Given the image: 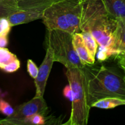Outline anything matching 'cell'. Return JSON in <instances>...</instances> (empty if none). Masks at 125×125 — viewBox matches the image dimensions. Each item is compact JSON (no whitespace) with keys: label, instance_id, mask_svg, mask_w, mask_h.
I'll list each match as a JSON object with an SVG mask.
<instances>
[{"label":"cell","instance_id":"1","mask_svg":"<svg viewBox=\"0 0 125 125\" xmlns=\"http://www.w3.org/2000/svg\"><path fill=\"white\" fill-rule=\"evenodd\" d=\"M116 19L109 15L103 0H81V32H89L100 47L107 49L110 57L115 56L113 50Z\"/></svg>","mask_w":125,"mask_h":125},{"label":"cell","instance_id":"2","mask_svg":"<svg viewBox=\"0 0 125 125\" xmlns=\"http://www.w3.org/2000/svg\"><path fill=\"white\" fill-rule=\"evenodd\" d=\"M87 79L88 104H92L102 98L117 97L125 99V83L117 71L105 66H84Z\"/></svg>","mask_w":125,"mask_h":125},{"label":"cell","instance_id":"3","mask_svg":"<svg viewBox=\"0 0 125 125\" xmlns=\"http://www.w3.org/2000/svg\"><path fill=\"white\" fill-rule=\"evenodd\" d=\"M81 0H60L45 9L42 18L47 29L81 32Z\"/></svg>","mask_w":125,"mask_h":125},{"label":"cell","instance_id":"4","mask_svg":"<svg viewBox=\"0 0 125 125\" xmlns=\"http://www.w3.org/2000/svg\"><path fill=\"white\" fill-rule=\"evenodd\" d=\"M66 76L73 91V100L70 118L63 125H87L91 107L88 104L87 79L84 67L67 68Z\"/></svg>","mask_w":125,"mask_h":125},{"label":"cell","instance_id":"5","mask_svg":"<svg viewBox=\"0 0 125 125\" xmlns=\"http://www.w3.org/2000/svg\"><path fill=\"white\" fill-rule=\"evenodd\" d=\"M73 34L60 30L47 29L46 44L53 54L54 62L67 68H83L84 66L76 52L73 43Z\"/></svg>","mask_w":125,"mask_h":125},{"label":"cell","instance_id":"6","mask_svg":"<svg viewBox=\"0 0 125 125\" xmlns=\"http://www.w3.org/2000/svg\"><path fill=\"white\" fill-rule=\"evenodd\" d=\"M47 112L48 106L43 97L35 96L30 101L17 106L11 116L0 119V125H25L28 118L37 114L45 116Z\"/></svg>","mask_w":125,"mask_h":125},{"label":"cell","instance_id":"7","mask_svg":"<svg viewBox=\"0 0 125 125\" xmlns=\"http://www.w3.org/2000/svg\"><path fill=\"white\" fill-rule=\"evenodd\" d=\"M54 62L53 54L51 50L47 47L43 61L39 67L36 78L34 79V83L36 88L35 96L43 97L46 83Z\"/></svg>","mask_w":125,"mask_h":125},{"label":"cell","instance_id":"8","mask_svg":"<svg viewBox=\"0 0 125 125\" xmlns=\"http://www.w3.org/2000/svg\"><path fill=\"white\" fill-rule=\"evenodd\" d=\"M45 10L26 9L18 10L7 17L11 27L19 24L30 23L37 20L42 19Z\"/></svg>","mask_w":125,"mask_h":125},{"label":"cell","instance_id":"9","mask_svg":"<svg viewBox=\"0 0 125 125\" xmlns=\"http://www.w3.org/2000/svg\"><path fill=\"white\" fill-rule=\"evenodd\" d=\"M20 67V62L15 54L7 48H0V69L6 73H13Z\"/></svg>","mask_w":125,"mask_h":125},{"label":"cell","instance_id":"10","mask_svg":"<svg viewBox=\"0 0 125 125\" xmlns=\"http://www.w3.org/2000/svg\"><path fill=\"white\" fill-rule=\"evenodd\" d=\"M73 43L76 52L84 65H92L95 63V59L90 56L81 32L73 34Z\"/></svg>","mask_w":125,"mask_h":125},{"label":"cell","instance_id":"11","mask_svg":"<svg viewBox=\"0 0 125 125\" xmlns=\"http://www.w3.org/2000/svg\"><path fill=\"white\" fill-rule=\"evenodd\" d=\"M117 25L114 32L113 50L115 56L125 53V17L116 19Z\"/></svg>","mask_w":125,"mask_h":125},{"label":"cell","instance_id":"12","mask_svg":"<svg viewBox=\"0 0 125 125\" xmlns=\"http://www.w3.org/2000/svg\"><path fill=\"white\" fill-rule=\"evenodd\" d=\"M107 13L117 19L125 17V0H103Z\"/></svg>","mask_w":125,"mask_h":125},{"label":"cell","instance_id":"13","mask_svg":"<svg viewBox=\"0 0 125 125\" xmlns=\"http://www.w3.org/2000/svg\"><path fill=\"white\" fill-rule=\"evenodd\" d=\"M60 0H18L17 5L20 10L42 9L45 10L54 2Z\"/></svg>","mask_w":125,"mask_h":125},{"label":"cell","instance_id":"14","mask_svg":"<svg viewBox=\"0 0 125 125\" xmlns=\"http://www.w3.org/2000/svg\"><path fill=\"white\" fill-rule=\"evenodd\" d=\"M120 106H125V99L117 97H107L99 100L93 103L91 107L108 109L115 108Z\"/></svg>","mask_w":125,"mask_h":125},{"label":"cell","instance_id":"15","mask_svg":"<svg viewBox=\"0 0 125 125\" xmlns=\"http://www.w3.org/2000/svg\"><path fill=\"white\" fill-rule=\"evenodd\" d=\"M19 10L16 0H0V19Z\"/></svg>","mask_w":125,"mask_h":125},{"label":"cell","instance_id":"16","mask_svg":"<svg viewBox=\"0 0 125 125\" xmlns=\"http://www.w3.org/2000/svg\"><path fill=\"white\" fill-rule=\"evenodd\" d=\"M81 34L83 36V40H84L87 48L89 50L90 56L95 59L98 46L97 42L95 40L92 34L89 32H81Z\"/></svg>","mask_w":125,"mask_h":125},{"label":"cell","instance_id":"17","mask_svg":"<svg viewBox=\"0 0 125 125\" xmlns=\"http://www.w3.org/2000/svg\"><path fill=\"white\" fill-rule=\"evenodd\" d=\"M46 118L42 114H35L27 118L25 121V125H43L46 124Z\"/></svg>","mask_w":125,"mask_h":125},{"label":"cell","instance_id":"18","mask_svg":"<svg viewBox=\"0 0 125 125\" xmlns=\"http://www.w3.org/2000/svg\"><path fill=\"white\" fill-rule=\"evenodd\" d=\"M0 112L6 117H10L14 112V109L2 98H0Z\"/></svg>","mask_w":125,"mask_h":125},{"label":"cell","instance_id":"19","mask_svg":"<svg viewBox=\"0 0 125 125\" xmlns=\"http://www.w3.org/2000/svg\"><path fill=\"white\" fill-rule=\"evenodd\" d=\"M27 70L32 78L35 79L38 73L39 68L32 60L28 59L27 61Z\"/></svg>","mask_w":125,"mask_h":125},{"label":"cell","instance_id":"20","mask_svg":"<svg viewBox=\"0 0 125 125\" xmlns=\"http://www.w3.org/2000/svg\"><path fill=\"white\" fill-rule=\"evenodd\" d=\"M96 54L98 60L99 61H101V62L106 61V59H107L110 57L107 50L106 48H104L100 47L99 51L96 52Z\"/></svg>","mask_w":125,"mask_h":125},{"label":"cell","instance_id":"21","mask_svg":"<svg viewBox=\"0 0 125 125\" xmlns=\"http://www.w3.org/2000/svg\"><path fill=\"white\" fill-rule=\"evenodd\" d=\"M11 26L7 18H2L0 19V34L4 32H9L11 29Z\"/></svg>","mask_w":125,"mask_h":125},{"label":"cell","instance_id":"22","mask_svg":"<svg viewBox=\"0 0 125 125\" xmlns=\"http://www.w3.org/2000/svg\"><path fill=\"white\" fill-rule=\"evenodd\" d=\"M63 94L66 98H68L71 102H72L73 100V94L70 84L65 87L63 90Z\"/></svg>","mask_w":125,"mask_h":125},{"label":"cell","instance_id":"23","mask_svg":"<svg viewBox=\"0 0 125 125\" xmlns=\"http://www.w3.org/2000/svg\"><path fill=\"white\" fill-rule=\"evenodd\" d=\"M9 32H4L0 34V48H5L8 44Z\"/></svg>","mask_w":125,"mask_h":125},{"label":"cell","instance_id":"24","mask_svg":"<svg viewBox=\"0 0 125 125\" xmlns=\"http://www.w3.org/2000/svg\"><path fill=\"white\" fill-rule=\"evenodd\" d=\"M115 57L118 59V63H125V53L119 54L115 56Z\"/></svg>","mask_w":125,"mask_h":125},{"label":"cell","instance_id":"25","mask_svg":"<svg viewBox=\"0 0 125 125\" xmlns=\"http://www.w3.org/2000/svg\"><path fill=\"white\" fill-rule=\"evenodd\" d=\"M119 65H120V66L121 68H122V69H123L125 72V63H119Z\"/></svg>","mask_w":125,"mask_h":125},{"label":"cell","instance_id":"26","mask_svg":"<svg viewBox=\"0 0 125 125\" xmlns=\"http://www.w3.org/2000/svg\"><path fill=\"white\" fill-rule=\"evenodd\" d=\"M123 79H124V81L125 83V76H123Z\"/></svg>","mask_w":125,"mask_h":125},{"label":"cell","instance_id":"27","mask_svg":"<svg viewBox=\"0 0 125 125\" xmlns=\"http://www.w3.org/2000/svg\"><path fill=\"white\" fill-rule=\"evenodd\" d=\"M16 1H18V0H16Z\"/></svg>","mask_w":125,"mask_h":125}]
</instances>
